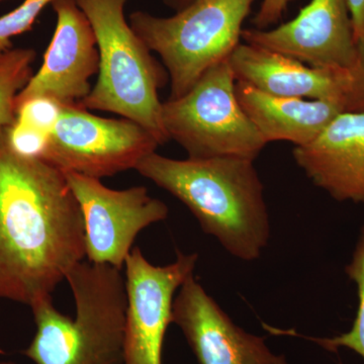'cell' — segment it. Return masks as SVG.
Segmentation results:
<instances>
[{
	"label": "cell",
	"mask_w": 364,
	"mask_h": 364,
	"mask_svg": "<svg viewBox=\"0 0 364 364\" xmlns=\"http://www.w3.org/2000/svg\"><path fill=\"white\" fill-rule=\"evenodd\" d=\"M162 1L165 6L177 13V11H181L182 9H186V7L195 4L198 0H162Z\"/></svg>",
	"instance_id": "7402d4cb"
},
{
	"label": "cell",
	"mask_w": 364,
	"mask_h": 364,
	"mask_svg": "<svg viewBox=\"0 0 364 364\" xmlns=\"http://www.w3.org/2000/svg\"><path fill=\"white\" fill-rule=\"evenodd\" d=\"M241 39L313 68L348 70L356 59L346 0H311L294 20L272 30L246 28Z\"/></svg>",
	"instance_id": "8fae6325"
},
{
	"label": "cell",
	"mask_w": 364,
	"mask_h": 364,
	"mask_svg": "<svg viewBox=\"0 0 364 364\" xmlns=\"http://www.w3.org/2000/svg\"><path fill=\"white\" fill-rule=\"evenodd\" d=\"M0 364H2V363H0Z\"/></svg>",
	"instance_id": "d4e9b609"
},
{
	"label": "cell",
	"mask_w": 364,
	"mask_h": 364,
	"mask_svg": "<svg viewBox=\"0 0 364 364\" xmlns=\"http://www.w3.org/2000/svg\"><path fill=\"white\" fill-rule=\"evenodd\" d=\"M229 59L208 69L182 97L162 102L169 140L188 158L239 157L255 160L267 145L236 97Z\"/></svg>",
	"instance_id": "8992f818"
},
{
	"label": "cell",
	"mask_w": 364,
	"mask_h": 364,
	"mask_svg": "<svg viewBox=\"0 0 364 364\" xmlns=\"http://www.w3.org/2000/svg\"><path fill=\"white\" fill-rule=\"evenodd\" d=\"M291 1L293 0H263L259 11L253 18L255 28L267 30L269 26L279 23Z\"/></svg>",
	"instance_id": "ffe728a7"
},
{
	"label": "cell",
	"mask_w": 364,
	"mask_h": 364,
	"mask_svg": "<svg viewBox=\"0 0 364 364\" xmlns=\"http://www.w3.org/2000/svg\"><path fill=\"white\" fill-rule=\"evenodd\" d=\"M160 144L141 124L95 116L79 105L58 107L39 157L63 172L102 179L135 169Z\"/></svg>",
	"instance_id": "52a82bcc"
},
{
	"label": "cell",
	"mask_w": 364,
	"mask_h": 364,
	"mask_svg": "<svg viewBox=\"0 0 364 364\" xmlns=\"http://www.w3.org/2000/svg\"><path fill=\"white\" fill-rule=\"evenodd\" d=\"M2 364H16V363H2Z\"/></svg>",
	"instance_id": "603a6c76"
},
{
	"label": "cell",
	"mask_w": 364,
	"mask_h": 364,
	"mask_svg": "<svg viewBox=\"0 0 364 364\" xmlns=\"http://www.w3.org/2000/svg\"><path fill=\"white\" fill-rule=\"evenodd\" d=\"M181 200L205 234L238 259H259L270 239L264 188L253 160L239 157L172 159L156 152L135 168Z\"/></svg>",
	"instance_id": "7a4b0ae2"
},
{
	"label": "cell",
	"mask_w": 364,
	"mask_h": 364,
	"mask_svg": "<svg viewBox=\"0 0 364 364\" xmlns=\"http://www.w3.org/2000/svg\"><path fill=\"white\" fill-rule=\"evenodd\" d=\"M129 0H75L95 32L100 53L97 81L79 104L114 112L141 124L160 146L169 141L158 90L166 76L124 16Z\"/></svg>",
	"instance_id": "277c9868"
},
{
	"label": "cell",
	"mask_w": 364,
	"mask_h": 364,
	"mask_svg": "<svg viewBox=\"0 0 364 364\" xmlns=\"http://www.w3.org/2000/svg\"><path fill=\"white\" fill-rule=\"evenodd\" d=\"M345 272L358 287V308L355 320L348 332L332 337V338H312L321 347L328 351H336L339 348H347L358 353L364 360V225L361 227L352 259L345 267Z\"/></svg>",
	"instance_id": "e0dca14e"
},
{
	"label": "cell",
	"mask_w": 364,
	"mask_h": 364,
	"mask_svg": "<svg viewBox=\"0 0 364 364\" xmlns=\"http://www.w3.org/2000/svg\"><path fill=\"white\" fill-rule=\"evenodd\" d=\"M172 315L200 364H291L264 337L235 324L193 274L177 291Z\"/></svg>",
	"instance_id": "7c38bea8"
},
{
	"label": "cell",
	"mask_w": 364,
	"mask_h": 364,
	"mask_svg": "<svg viewBox=\"0 0 364 364\" xmlns=\"http://www.w3.org/2000/svg\"><path fill=\"white\" fill-rule=\"evenodd\" d=\"M293 156L337 202L364 203V112H340L313 142L294 147Z\"/></svg>",
	"instance_id": "4fadbf2b"
},
{
	"label": "cell",
	"mask_w": 364,
	"mask_h": 364,
	"mask_svg": "<svg viewBox=\"0 0 364 364\" xmlns=\"http://www.w3.org/2000/svg\"><path fill=\"white\" fill-rule=\"evenodd\" d=\"M36 56L31 48L0 53V129L9 128L18 119L16 100L33 77Z\"/></svg>",
	"instance_id": "2e32d148"
},
{
	"label": "cell",
	"mask_w": 364,
	"mask_h": 364,
	"mask_svg": "<svg viewBox=\"0 0 364 364\" xmlns=\"http://www.w3.org/2000/svg\"><path fill=\"white\" fill-rule=\"evenodd\" d=\"M66 282L75 318L57 310L52 296L33 301L36 334L23 354L36 364H124L127 293L122 270L85 260Z\"/></svg>",
	"instance_id": "3957f363"
},
{
	"label": "cell",
	"mask_w": 364,
	"mask_h": 364,
	"mask_svg": "<svg viewBox=\"0 0 364 364\" xmlns=\"http://www.w3.org/2000/svg\"><path fill=\"white\" fill-rule=\"evenodd\" d=\"M198 255L177 251L176 259L165 267L153 265L139 247L124 263L127 310L124 364H163V343L173 324L174 298L195 272Z\"/></svg>",
	"instance_id": "9c48e42d"
},
{
	"label": "cell",
	"mask_w": 364,
	"mask_h": 364,
	"mask_svg": "<svg viewBox=\"0 0 364 364\" xmlns=\"http://www.w3.org/2000/svg\"><path fill=\"white\" fill-rule=\"evenodd\" d=\"M51 6L56 28L39 71L16 97V112L33 100L79 105L90 95L91 77L98 73L97 39L85 13L75 0H54Z\"/></svg>",
	"instance_id": "30bf717a"
},
{
	"label": "cell",
	"mask_w": 364,
	"mask_h": 364,
	"mask_svg": "<svg viewBox=\"0 0 364 364\" xmlns=\"http://www.w3.org/2000/svg\"><path fill=\"white\" fill-rule=\"evenodd\" d=\"M54 0H23L21 6L0 18V53L14 48L16 36L32 30L40 14Z\"/></svg>",
	"instance_id": "ac0fdd59"
},
{
	"label": "cell",
	"mask_w": 364,
	"mask_h": 364,
	"mask_svg": "<svg viewBox=\"0 0 364 364\" xmlns=\"http://www.w3.org/2000/svg\"><path fill=\"white\" fill-rule=\"evenodd\" d=\"M341 107L343 112H364V35L356 42V59L342 70Z\"/></svg>",
	"instance_id": "d6986e66"
},
{
	"label": "cell",
	"mask_w": 364,
	"mask_h": 364,
	"mask_svg": "<svg viewBox=\"0 0 364 364\" xmlns=\"http://www.w3.org/2000/svg\"><path fill=\"white\" fill-rule=\"evenodd\" d=\"M356 42L364 35V0H346Z\"/></svg>",
	"instance_id": "44dd1931"
},
{
	"label": "cell",
	"mask_w": 364,
	"mask_h": 364,
	"mask_svg": "<svg viewBox=\"0 0 364 364\" xmlns=\"http://www.w3.org/2000/svg\"><path fill=\"white\" fill-rule=\"evenodd\" d=\"M229 63L236 81L267 95L328 100L341 107L342 70L313 68L298 60L247 43L237 46L229 57Z\"/></svg>",
	"instance_id": "5bb4252c"
},
{
	"label": "cell",
	"mask_w": 364,
	"mask_h": 364,
	"mask_svg": "<svg viewBox=\"0 0 364 364\" xmlns=\"http://www.w3.org/2000/svg\"><path fill=\"white\" fill-rule=\"evenodd\" d=\"M235 91L242 109L267 144L287 141L294 147L308 145L343 112L336 102L273 97L241 81H236Z\"/></svg>",
	"instance_id": "9a60e30c"
},
{
	"label": "cell",
	"mask_w": 364,
	"mask_h": 364,
	"mask_svg": "<svg viewBox=\"0 0 364 364\" xmlns=\"http://www.w3.org/2000/svg\"><path fill=\"white\" fill-rule=\"evenodd\" d=\"M64 174L82 213L86 258L91 263L123 269L140 232L168 217V207L145 186L116 191L98 178Z\"/></svg>",
	"instance_id": "ba28073f"
},
{
	"label": "cell",
	"mask_w": 364,
	"mask_h": 364,
	"mask_svg": "<svg viewBox=\"0 0 364 364\" xmlns=\"http://www.w3.org/2000/svg\"><path fill=\"white\" fill-rule=\"evenodd\" d=\"M254 2L198 0L168 18L140 11L131 14V28L166 69L168 100L186 95L208 69L229 59L240 44Z\"/></svg>",
	"instance_id": "5b68a950"
},
{
	"label": "cell",
	"mask_w": 364,
	"mask_h": 364,
	"mask_svg": "<svg viewBox=\"0 0 364 364\" xmlns=\"http://www.w3.org/2000/svg\"><path fill=\"white\" fill-rule=\"evenodd\" d=\"M0 1H4V0H0Z\"/></svg>",
	"instance_id": "cb8c5ba5"
},
{
	"label": "cell",
	"mask_w": 364,
	"mask_h": 364,
	"mask_svg": "<svg viewBox=\"0 0 364 364\" xmlns=\"http://www.w3.org/2000/svg\"><path fill=\"white\" fill-rule=\"evenodd\" d=\"M85 258L82 213L65 174L21 154L0 129V299L30 306Z\"/></svg>",
	"instance_id": "6da1fadb"
}]
</instances>
